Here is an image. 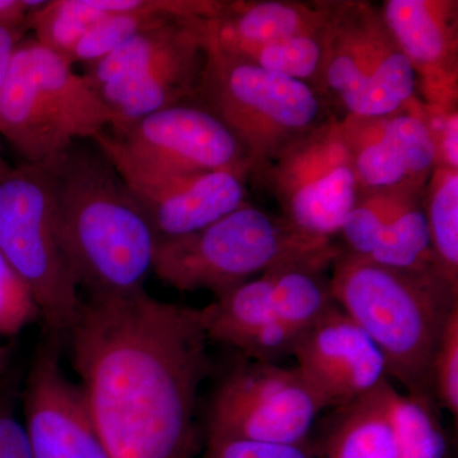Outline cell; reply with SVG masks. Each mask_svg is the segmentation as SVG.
I'll return each mask as SVG.
<instances>
[{
  "label": "cell",
  "instance_id": "cell-33",
  "mask_svg": "<svg viewBox=\"0 0 458 458\" xmlns=\"http://www.w3.org/2000/svg\"><path fill=\"white\" fill-rule=\"evenodd\" d=\"M44 3L42 0H0V25L29 26L32 12Z\"/></svg>",
  "mask_w": 458,
  "mask_h": 458
},
{
  "label": "cell",
  "instance_id": "cell-20",
  "mask_svg": "<svg viewBox=\"0 0 458 458\" xmlns=\"http://www.w3.org/2000/svg\"><path fill=\"white\" fill-rule=\"evenodd\" d=\"M17 54L42 101L74 140H92L99 132L117 125V114L83 74L75 73L73 65L42 47L35 38L21 42Z\"/></svg>",
  "mask_w": 458,
  "mask_h": 458
},
{
  "label": "cell",
  "instance_id": "cell-6",
  "mask_svg": "<svg viewBox=\"0 0 458 458\" xmlns=\"http://www.w3.org/2000/svg\"><path fill=\"white\" fill-rule=\"evenodd\" d=\"M209 49L207 18L174 16L86 66L84 77L119 117L111 131L197 98Z\"/></svg>",
  "mask_w": 458,
  "mask_h": 458
},
{
  "label": "cell",
  "instance_id": "cell-10",
  "mask_svg": "<svg viewBox=\"0 0 458 458\" xmlns=\"http://www.w3.org/2000/svg\"><path fill=\"white\" fill-rule=\"evenodd\" d=\"M318 396L295 367L247 360L216 387L207 418V438L309 445Z\"/></svg>",
  "mask_w": 458,
  "mask_h": 458
},
{
  "label": "cell",
  "instance_id": "cell-17",
  "mask_svg": "<svg viewBox=\"0 0 458 458\" xmlns=\"http://www.w3.org/2000/svg\"><path fill=\"white\" fill-rule=\"evenodd\" d=\"M379 7L417 77L418 98L458 106V2L386 0Z\"/></svg>",
  "mask_w": 458,
  "mask_h": 458
},
{
  "label": "cell",
  "instance_id": "cell-24",
  "mask_svg": "<svg viewBox=\"0 0 458 458\" xmlns=\"http://www.w3.org/2000/svg\"><path fill=\"white\" fill-rule=\"evenodd\" d=\"M430 396L401 394L393 387L390 419L396 458H445L447 439Z\"/></svg>",
  "mask_w": 458,
  "mask_h": 458
},
{
  "label": "cell",
  "instance_id": "cell-19",
  "mask_svg": "<svg viewBox=\"0 0 458 458\" xmlns=\"http://www.w3.org/2000/svg\"><path fill=\"white\" fill-rule=\"evenodd\" d=\"M336 0H216L209 40L229 55L327 25Z\"/></svg>",
  "mask_w": 458,
  "mask_h": 458
},
{
  "label": "cell",
  "instance_id": "cell-4",
  "mask_svg": "<svg viewBox=\"0 0 458 458\" xmlns=\"http://www.w3.org/2000/svg\"><path fill=\"white\" fill-rule=\"evenodd\" d=\"M342 250L335 241L307 236L284 216L247 201L197 232L158 241L152 270L177 291L219 297L276 267L334 262Z\"/></svg>",
  "mask_w": 458,
  "mask_h": 458
},
{
  "label": "cell",
  "instance_id": "cell-12",
  "mask_svg": "<svg viewBox=\"0 0 458 458\" xmlns=\"http://www.w3.org/2000/svg\"><path fill=\"white\" fill-rule=\"evenodd\" d=\"M146 164L181 172H229L245 180L251 159L225 125L197 99L162 108L108 131Z\"/></svg>",
  "mask_w": 458,
  "mask_h": 458
},
{
  "label": "cell",
  "instance_id": "cell-5",
  "mask_svg": "<svg viewBox=\"0 0 458 458\" xmlns=\"http://www.w3.org/2000/svg\"><path fill=\"white\" fill-rule=\"evenodd\" d=\"M195 99L242 144L254 165L252 174L337 117L310 84L222 53L210 40Z\"/></svg>",
  "mask_w": 458,
  "mask_h": 458
},
{
  "label": "cell",
  "instance_id": "cell-32",
  "mask_svg": "<svg viewBox=\"0 0 458 458\" xmlns=\"http://www.w3.org/2000/svg\"><path fill=\"white\" fill-rule=\"evenodd\" d=\"M29 30L27 25H0V86L4 83L14 53Z\"/></svg>",
  "mask_w": 458,
  "mask_h": 458
},
{
  "label": "cell",
  "instance_id": "cell-25",
  "mask_svg": "<svg viewBox=\"0 0 458 458\" xmlns=\"http://www.w3.org/2000/svg\"><path fill=\"white\" fill-rule=\"evenodd\" d=\"M328 23L330 21L312 31L252 47L231 56L260 66L265 71L310 84L319 90L327 56Z\"/></svg>",
  "mask_w": 458,
  "mask_h": 458
},
{
  "label": "cell",
  "instance_id": "cell-29",
  "mask_svg": "<svg viewBox=\"0 0 458 458\" xmlns=\"http://www.w3.org/2000/svg\"><path fill=\"white\" fill-rule=\"evenodd\" d=\"M18 375L0 381V458H33L25 426L16 417Z\"/></svg>",
  "mask_w": 458,
  "mask_h": 458
},
{
  "label": "cell",
  "instance_id": "cell-2",
  "mask_svg": "<svg viewBox=\"0 0 458 458\" xmlns=\"http://www.w3.org/2000/svg\"><path fill=\"white\" fill-rule=\"evenodd\" d=\"M93 148L73 144L47 165L60 246L89 295L137 293L152 270L158 238L122 176Z\"/></svg>",
  "mask_w": 458,
  "mask_h": 458
},
{
  "label": "cell",
  "instance_id": "cell-18",
  "mask_svg": "<svg viewBox=\"0 0 458 458\" xmlns=\"http://www.w3.org/2000/svg\"><path fill=\"white\" fill-rule=\"evenodd\" d=\"M198 313L208 339L233 346L247 360L276 361L292 355L301 339L279 319L267 271L216 297Z\"/></svg>",
  "mask_w": 458,
  "mask_h": 458
},
{
  "label": "cell",
  "instance_id": "cell-3",
  "mask_svg": "<svg viewBox=\"0 0 458 458\" xmlns=\"http://www.w3.org/2000/svg\"><path fill=\"white\" fill-rule=\"evenodd\" d=\"M331 269L334 301L378 346L388 377L406 394L434 399L433 357L458 294L441 280L390 269L345 250Z\"/></svg>",
  "mask_w": 458,
  "mask_h": 458
},
{
  "label": "cell",
  "instance_id": "cell-26",
  "mask_svg": "<svg viewBox=\"0 0 458 458\" xmlns=\"http://www.w3.org/2000/svg\"><path fill=\"white\" fill-rule=\"evenodd\" d=\"M105 18L98 0H50L32 12L29 26L42 47L68 63L84 35Z\"/></svg>",
  "mask_w": 458,
  "mask_h": 458
},
{
  "label": "cell",
  "instance_id": "cell-30",
  "mask_svg": "<svg viewBox=\"0 0 458 458\" xmlns=\"http://www.w3.org/2000/svg\"><path fill=\"white\" fill-rule=\"evenodd\" d=\"M199 458H315L309 445H278L245 439L207 438Z\"/></svg>",
  "mask_w": 458,
  "mask_h": 458
},
{
  "label": "cell",
  "instance_id": "cell-15",
  "mask_svg": "<svg viewBox=\"0 0 458 458\" xmlns=\"http://www.w3.org/2000/svg\"><path fill=\"white\" fill-rule=\"evenodd\" d=\"M23 406L33 458H111L82 388L63 372L59 344L49 340L36 352Z\"/></svg>",
  "mask_w": 458,
  "mask_h": 458
},
{
  "label": "cell",
  "instance_id": "cell-22",
  "mask_svg": "<svg viewBox=\"0 0 458 458\" xmlns=\"http://www.w3.org/2000/svg\"><path fill=\"white\" fill-rule=\"evenodd\" d=\"M390 379L335 418L325 438L324 458H396L390 419Z\"/></svg>",
  "mask_w": 458,
  "mask_h": 458
},
{
  "label": "cell",
  "instance_id": "cell-1",
  "mask_svg": "<svg viewBox=\"0 0 458 458\" xmlns=\"http://www.w3.org/2000/svg\"><path fill=\"white\" fill-rule=\"evenodd\" d=\"M66 342L111 458H199L195 417L210 360L198 310L146 289L89 295Z\"/></svg>",
  "mask_w": 458,
  "mask_h": 458
},
{
  "label": "cell",
  "instance_id": "cell-21",
  "mask_svg": "<svg viewBox=\"0 0 458 458\" xmlns=\"http://www.w3.org/2000/svg\"><path fill=\"white\" fill-rule=\"evenodd\" d=\"M0 134L32 165L53 164L75 141L42 101L17 50L0 86Z\"/></svg>",
  "mask_w": 458,
  "mask_h": 458
},
{
  "label": "cell",
  "instance_id": "cell-28",
  "mask_svg": "<svg viewBox=\"0 0 458 458\" xmlns=\"http://www.w3.org/2000/svg\"><path fill=\"white\" fill-rule=\"evenodd\" d=\"M38 318L31 289L0 254V337L16 336Z\"/></svg>",
  "mask_w": 458,
  "mask_h": 458
},
{
  "label": "cell",
  "instance_id": "cell-27",
  "mask_svg": "<svg viewBox=\"0 0 458 458\" xmlns=\"http://www.w3.org/2000/svg\"><path fill=\"white\" fill-rule=\"evenodd\" d=\"M434 400L458 417V304L452 309L430 369Z\"/></svg>",
  "mask_w": 458,
  "mask_h": 458
},
{
  "label": "cell",
  "instance_id": "cell-16",
  "mask_svg": "<svg viewBox=\"0 0 458 458\" xmlns=\"http://www.w3.org/2000/svg\"><path fill=\"white\" fill-rule=\"evenodd\" d=\"M342 237L344 246L352 254L447 284L434 256L424 191L360 195L344 223Z\"/></svg>",
  "mask_w": 458,
  "mask_h": 458
},
{
  "label": "cell",
  "instance_id": "cell-11",
  "mask_svg": "<svg viewBox=\"0 0 458 458\" xmlns=\"http://www.w3.org/2000/svg\"><path fill=\"white\" fill-rule=\"evenodd\" d=\"M143 208L158 241L197 232L247 203L245 180L229 172H181L129 155L113 135L92 140Z\"/></svg>",
  "mask_w": 458,
  "mask_h": 458
},
{
  "label": "cell",
  "instance_id": "cell-9",
  "mask_svg": "<svg viewBox=\"0 0 458 458\" xmlns=\"http://www.w3.org/2000/svg\"><path fill=\"white\" fill-rule=\"evenodd\" d=\"M298 231L318 240L339 236L358 199L357 179L340 119L331 120L255 172Z\"/></svg>",
  "mask_w": 458,
  "mask_h": 458
},
{
  "label": "cell",
  "instance_id": "cell-14",
  "mask_svg": "<svg viewBox=\"0 0 458 458\" xmlns=\"http://www.w3.org/2000/svg\"><path fill=\"white\" fill-rule=\"evenodd\" d=\"M292 355L324 409L346 408L390 379L378 346L337 304L303 334Z\"/></svg>",
  "mask_w": 458,
  "mask_h": 458
},
{
  "label": "cell",
  "instance_id": "cell-8",
  "mask_svg": "<svg viewBox=\"0 0 458 458\" xmlns=\"http://www.w3.org/2000/svg\"><path fill=\"white\" fill-rule=\"evenodd\" d=\"M319 92L339 119L385 116L418 98L417 77L379 5L336 0Z\"/></svg>",
  "mask_w": 458,
  "mask_h": 458
},
{
  "label": "cell",
  "instance_id": "cell-34",
  "mask_svg": "<svg viewBox=\"0 0 458 458\" xmlns=\"http://www.w3.org/2000/svg\"><path fill=\"white\" fill-rule=\"evenodd\" d=\"M9 168V165H7V162L3 159V157L0 156V174H3V172L7 171Z\"/></svg>",
  "mask_w": 458,
  "mask_h": 458
},
{
  "label": "cell",
  "instance_id": "cell-13",
  "mask_svg": "<svg viewBox=\"0 0 458 458\" xmlns=\"http://www.w3.org/2000/svg\"><path fill=\"white\" fill-rule=\"evenodd\" d=\"M340 125L358 195L426 190L436 167V148L420 99L385 116H345Z\"/></svg>",
  "mask_w": 458,
  "mask_h": 458
},
{
  "label": "cell",
  "instance_id": "cell-23",
  "mask_svg": "<svg viewBox=\"0 0 458 458\" xmlns=\"http://www.w3.org/2000/svg\"><path fill=\"white\" fill-rule=\"evenodd\" d=\"M424 210L438 269L458 294V170L434 167L424 190Z\"/></svg>",
  "mask_w": 458,
  "mask_h": 458
},
{
  "label": "cell",
  "instance_id": "cell-7",
  "mask_svg": "<svg viewBox=\"0 0 458 458\" xmlns=\"http://www.w3.org/2000/svg\"><path fill=\"white\" fill-rule=\"evenodd\" d=\"M0 254L31 289L49 340L64 342L83 301L57 237L47 165L0 174Z\"/></svg>",
  "mask_w": 458,
  "mask_h": 458
},
{
  "label": "cell",
  "instance_id": "cell-31",
  "mask_svg": "<svg viewBox=\"0 0 458 458\" xmlns=\"http://www.w3.org/2000/svg\"><path fill=\"white\" fill-rule=\"evenodd\" d=\"M421 110L436 148V167L458 170V106L443 108L421 102Z\"/></svg>",
  "mask_w": 458,
  "mask_h": 458
}]
</instances>
